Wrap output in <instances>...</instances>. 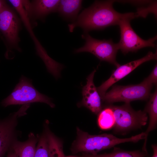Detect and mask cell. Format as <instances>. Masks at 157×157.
<instances>
[{"instance_id":"1","label":"cell","mask_w":157,"mask_h":157,"mask_svg":"<svg viewBox=\"0 0 157 157\" xmlns=\"http://www.w3.org/2000/svg\"><path fill=\"white\" fill-rule=\"evenodd\" d=\"M114 1H96L88 8L85 9L76 20L68 25L69 30L73 31L76 27L82 28L84 33L93 30H100L112 25L118 24L123 19H132L140 17L139 12L121 13L113 7Z\"/></svg>"},{"instance_id":"2","label":"cell","mask_w":157,"mask_h":157,"mask_svg":"<svg viewBox=\"0 0 157 157\" xmlns=\"http://www.w3.org/2000/svg\"><path fill=\"white\" fill-rule=\"evenodd\" d=\"M76 139L74 142L71 148L72 152L76 154L84 152L94 155H97L101 151L110 148L120 143L137 142L145 138L144 132L130 138H121L110 134L91 135L78 127L76 128Z\"/></svg>"},{"instance_id":"3","label":"cell","mask_w":157,"mask_h":157,"mask_svg":"<svg viewBox=\"0 0 157 157\" xmlns=\"http://www.w3.org/2000/svg\"><path fill=\"white\" fill-rule=\"evenodd\" d=\"M34 102L44 103L54 108L51 99L39 92L33 86L32 81L22 75L11 93L1 102L6 107L11 105L26 104Z\"/></svg>"},{"instance_id":"4","label":"cell","mask_w":157,"mask_h":157,"mask_svg":"<svg viewBox=\"0 0 157 157\" xmlns=\"http://www.w3.org/2000/svg\"><path fill=\"white\" fill-rule=\"evenodd\" d=\"M152 86L145 79L137 85L114 86L101 99L108 103L121 101L130 103L134 100H146L149 97Z\"/></svg>"},{"instance_id":"5","label":"cell","mask_w":157,"mask_h":157,"mask_svg":"<svg viewBox=\"0 0 157 157\" xmlns=\"http://www.w3.org/2000/svg\"><path fill=\"white\" fill-rule=\"evenodd\" d=\"M81 37L85 40V44L82 47L76 49L75 53L90 52L101 60L108 62L116 67L120 65L116 60L117 53L119 50L117 43H114L111 39H96L88 33H84Z\"/></svg>"},{"instance_id":"6","label":"cell","mask_w":157,"mask_h":157,"mask_svg":"<svg viewBox=\"0 0 157 157\" xmlns=\"http://www.w3.org/2000/svg\"><path fill=\"white\" fill-rule=\"evenodd\" d=\"M109 106L114 112L115 121L114 126L118 131L140 128L147 123V113L144 110H135L131 107L130 103H125L121 106Z\"/></svg>"},{"instance_id":"7","label":"cell","mask_w":157,"mask_h":157,"mask_svg":"<svg viewBox=\"0 0 157 157\" xmlns=\"http://www.w3.org/2000/svg\"><path fill=\"white\" fill-rule=\"evenodd\" d=\"M129 18L123 19L118 25L119 26L120 39L117 43L118 48L124 54L129 52H136L139 49L147 47H154L157 36L147 40L140 38L132 28Z\"/></svg>"},{"instance_id":"8","label":"cell","mask_w":157,"mask_h":157,"mask_svg":"<svg viewBox=\"0 0 157 157\" xmlns=\"http://www.w3.org/2000/svg\"><path fill=\"white\" fill-rule=\"evenodd\" d=\"M20 21L14 11L6 3L0 11V31L3 34L10 49L19 51L20 41L19 33Z\"/></svg>"},{"instance_id":"9","label":"cell","mask_w":157,"mask_h":157,"mask_svg":"<svg viewBox=\"0 0 157 157\" xmlns=\"http://www.w3.org/2000/svg\"><path fill=\"white\" fill-rule=\"evenodd\" d=\"M30 104L23 105L17 112L11 114L6 118H0V157H2L10 149L15 140V129L17 119L26 114Z\"/></svg>"},{"instance_id":"10","label":"cell","mask_w":157,"mask_h":157,"mask_svg":"<svg viewBox=\"0 0 157 157\" xmlns=\"http://www.w3.org/2000/svg\"><path fill=\"white\" fill-rule=\"evenodd\" d=\"M157 58V51L154 53L150 51L142 58L120 65L117 67L109 78L97 88L101 99L105 95L107 90L115 83L127 75L143 63L151 60H156Z\"/></svg>"},{"instance_id":"11","label":"cell","mask_w":157,"mask_h":157,"mask_svg":"<svg viewBox=\"0 0 157 157\" xmlns=\"http://www.w3.org/2000/svg\"><path fill=\"white\" fill-rule=\"evenodd\" d=\"M96 72L94 69L87 78L86 85L82 89L83 98L79 105L84 106L94 113L97 114L102 110L101 98L94 83Z\"/></svg>"},{"instance_id":"12","label":"cell","mask_w":157,"mask_h":157,"mask_svg":"<svg viewBox=\"0 0 157 157\" xmlns=\"http://www.w3.org/2000/svg\"><path fill=\"white\" fill-rule=\"evenodd\" d=\"M59 0H23L30 19L43 20L49 14L57 12Z\"/></svg>"},{"instance_id":"13","label":"cell","mask_w":157,"mask_h":157,"mask_svg":"<svg viewBox=\"0 0 157 157\" xmlns=\"http://www.w3.org/2000/svg\"><path fill=\"white\" fill-rule=\"evenodd\" d=\"M38 140L39 137L36 136L33 133H30L28 139L25 142L15 140L10 149L13 150L17 157H34L36 144Z\"/></svg>"},{"instance_id":"14","label":"cell","mask_w":157,"mask_h":157,"mask_svg":"<svg viewBox=\"0 0 157 157\" xmlns=\"http://www.w3.org/2000/svg\"><path fill=\"white\" fill-rule=\"evenodd\" d=\"M82 2L81 0H60L57 12L64 19L74 22L78 17Z\"/></svg>"},{"instance_id":"15","label":"cell","mask_w":157,"mask_h":157,"mask_svg":"<svg viewBox=\"0 0 157 157\" xmlns=\"http://www.w3.org/2000/svg\"><path fill=\"white\" fill-rule=\"evenodd\" d=\"M149 100L144 111L148 113L149 116V122L148 126L144 133L146 138L143 146L146 147L147 137L149 133L156 128L157 123V90L156 89L154 93L150 94Z\"/></svg>"},{"instance_id":"16","label":"cell","mask_w":157,"mask_h":157,"mask_svg":"<svg viewBox=\"0 0 157 157\" xmlns=\"http://www.w3.org/2000/svg\"><path fill=\"white\" fill-rule=\"evenodd\" d=\"M45 133L47 138L49 157H67L63 153L62 144L60 140L46 127Z\"/></svg>"},{"instance_id":"17","label":"cell","mask_w":157,"mask_h":157,"mask_svg":"<svg viewBox=\"0 0 157 157\" xmlns=\"http://www.w3.org/2000/svg\"><path fill=\"white\" fill-rule=\"evenodd\" d=\"M115 119L112 109L109 106L101 110L99 114L97 123L101 129L106 130L113 127Z\"/></svg>"},{"instance_id":"18","label":"cell","mask_w":157,"mask_h":157,"mask_svg":"<svg viewBox=\"0 0 157 157\" xmlns=\"http://www.w3.org/2000/svg\"><path fill=\"white\" fill-rule=\"evenodd\" d=\"M9 1L19 14L22 20L32 37L34 35L30 24V18L23 4L22 0H10Z\"/></svg>"},{"instance_id":"19","label":"cell","mask_w":157,"mask_h":157,"mask_svg":"<svg viewBox=\"0 0 157 157\" xmlns=\"http://www.w3.org/2000/svg\"><path fill=\"white\" fill-rule=\"evenodd\" d=\"M147 152L140 150L125 151L117 150L112 153L97 154L98 157H145Z\"/></svg>"},{"instance_id":"20","label":"cell","mask_w":157,"mask_h":157,"mask_svg":"<svg viewBox=\"0 0 157 157\" xmlns=\"http://www.w3.org/2000/svg\"><path fill=\"white\" fill-rule=\"evenodd\" d=\"M34 157H49L48 143L45 132L39 138Z\"/></svg>"},{"instance_id":"21","label":"cell","mask_w":157,"mask_h":157,"mask_svg":"<svg viewBox=\"0 0 157 157\" xmlns=\"http://www.w3.org/2000/svg\"><path fill=\"white\" fill-rule=\"evenodd\" d=\"M150 84L156 85L157 83V66L156 64L149 76L145 78Z\"/></svg>"},{"instance_id":"22","label":"cell","mask_w":157,"mask_h":157,"mask_svg":"<svg viewBox=\"0 0 157 157\" xmlns=\"http://www.w3.org/2000/svg\"><path fill=\"white\" fill-rule=\"evenodd\" d=\"M153 154L152 156L150 157H157V146L156 144L152 145Z\"/></svg>"},{"instance_id":"23","label":"cell","mask_w":157,"mask_h":157,"mask_svg":"<svg viewBox=\"0 0 157 157\" xmlns=\"http://www.w3.org/2000/svg\"><path fill=\"white\" fill-rule=\"evenodd\" d=\"M67 157H98V156H97V155H89L87 156H67Z\"/></svg>"},{"instance_id":"24","label":"cell","mask_w":157,"mask_h":157,"mask_svg":"<svg viewBox=\"0 0 157 157\" xmlns=\"http://www.w3.org/2000/svg\"><path fill=\"white\" fill-rule=\"evenodd\" d=\"M6 4L5 1L0 0V11L3 7Z\"/></svg>"},{"instance_id":"25","label":"cell","mask_w":157,"mask_h":157,"mask_svg":"<svg viewBox=\"0 0 157 157\" xmlns=\"http://www.w3.org/2000/svg\"><path fill=\"white\" fill-rule=\"evenodd\" d=\"M7 157H17L15 154L13 152L10 153L8 155Z\"/></svg>"}]
</instances>
